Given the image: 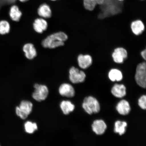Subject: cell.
Listing matches in <instances>:
<instances>
[{"label":"cell","instance_id":"6da1fadb","mask_svg":"<svg viewBox=\"0 0 146 146\" xmlns=\"http://www.w3.org/2000/svg\"><path fill=\"white\" fill-rule=\"evenodd\" d=\"M68 36L62 31L52 33L47 36L41 42V45L44 48L56 49L65 45L68 39Z\"/></svg>","mask_w":146,"mask_h":146},{"label":"cell","instance_id":"7a4b0ae2","mask_svg":"<svg viewBox=\"0 0 146 146\" xmlns=\"http://www.w3.org/2000/svg\"><path fill=\"white\" fill-rule=\"evenodd\" d=\"M123 2L118 0H105L103 4L100 5L102 11V14H100V18H104L121 12Z\"/></svg>","mask_w":146,"mask_h":146},{"label":"cell","instance_id":"3957f363","mask_svg":"<svg viewBox=\"0 0 146 146\" xmlns=\"http://www.w3.org/2000/svg\"><path fill=\"white\" fill-rule=\"evenodd\" d=\"M82 107L86 112L90 115L94 113H98L100 110L99 102L96 98L92 96H89L84 98Z\"/></svg>","mask_w":146,"mask_h":146},{"label":"cell","instance_id":"277c9868","mask_svg":"<svg viewBox=\"0 0 146 146\" xmlns=\"http://www.w3.org/2000/svg\"><path fill=\"white\" fill-rule=\"evenodd\" d=\"M135 80L137 84L143 88L146 87V64L145 62L139 64L136 69Z\"/></svg>","mask_w":146,"mask_h":146},{"label":"cell","instance_id":"5b68a950","mask_svg":"<svg viewBox=\"0 0 146 146\" xmlns=\"http://www.w3.org/2000/svg\"><path fill=\"white\" fill-rule=\"evenodd\" d=\"M33 107V105L31 102L23 100L21 102L19 106L16 108V114L22 119H26L31 113Z\"/></svg>","mask_w":146,"mask_h":146},{"label":"cell","instance_id":"8992f818","mask_svg":"<svg viewBox=\"0 0 146 146\" xmlns=\"http://www.w3.org/2000/svg\"><path fill=\"white\" fill-rule=\"evenodd\" d=\"M35 90L32 94L33 98L38 102H41L46 99L49 94L48 88L45 85L36 84L34 85Z\"/></svg>","mask_w":146,"mask_h":146},{"label":"cell","instance_id":"52a82bcc","mask_svg":"<svg viewBox=\"0 0 146 146\" xmlns=\"http://www.w3.org/2000/svg\"><path fill=\"white\" fill-rule=\"evenodd\" d=\"M69 80L72 83L77 84L84 81L86 75L83 71L72 66L69 69Z\"/></svg>","mask_w":146,"mask_h":146},{"label":"cell","instance_id":"ba28073f","mask_svg":"<svg viewBox=\"0 0 146 146\" xmlns=\"http://www.w3.org/2000/svg\"><path fill=\"white\" fill-rule=\"evenodd\" d=\"M48 23L46 19L41 17L36 18L33 23V29L36 33L42 34L48 29Z\"/></svg>","mask_w":146,"mask_h":146},{"label":"cell","instance_id":"9c48e42d","mask_svg":"<svg viewBox=\"0 0 146 146\" xmlns=\"http://www.w3.org/2000/svg\"><path fill=\"white\" fill-rule=\"evenodd\" d=\"M23 52L27 60H32L37 56L38 52L35 46L32 43L25 44L22 47Z\"/></svg>","mask_w":146,"mask_h":146},{"label":"cell","instance_id":"30bf717a","mask_svg":"<svg viewBox=\"0 0 146 146\" xmlns=\"http://www.w3.org/2000/svg\"><path fill=\"white\" fill-rule=\"evenodd\" d=\"M112 56L115 62L122 63L127 57V51L123 47H118L115 49Z\"/></svg>","mask_w":146,"mask_h":146},{"label":"cell","instance_id":"8fae6325","mask_svg":"<svg viewBox=\"0 0 146 146\" xmlns=\"http://www.w3.org/2000/svg\"><path fill=\"white\" fill-rule=\"evenodd\" d=\"M77 60L79 66L83 69L88 68L92 63V58L89 54H79L78 56Z\"/></svg>","mask_w":146,"mask_h":146},{"label":"cell","instance_id":"7c38bea8","mask_svg":"<svg viewBox=\"0 0 146 146\" xmlns=\"http://www.w3.org/2000/svg\"><path fill=\"white\" fill-rule=\"evenodd\" d=\"M59 92L61 96L67 98L73 97L75 95L74 87L70 84L67 83H64L60 86Z\"/></svg>","mask_w":146,"mask_h":146},{"label":"cell","instance_id":"4fadbf2b","mask_svg":"<svg viewBox=\"0 0 146 146\" xmlns=\"http://www.w3.org/2000/svg\"><path fill=\"white\" fill-rule=\"evenodd\" d=\"M9 15L10 19L13 21L18 22L21 21L23 16L22 12L17 5H14L9 9Z\"/></svg>","mask_w":146,"mask_h":146},{"label":"cell","instance_id":"5bb4252c","mask_svg":"<svg viewBox=\"0 0 146 146\" xmlns=\"http://www.w3.org/2000/svg\"><path fill=\"white\" fill-rule=\"evenodd\" d=\"M38 15L40 17L48 19L52 17V12L50 7L48 5L44 3L39 7L37 10Z\"/></svg>","mask_w":146,"mask_h":146},{"label":"cell","instance_id":"9a60e30c","mask_svg":"<svg viewBox=\"0 0 146 146\" xmlns=\"http://www.w3.org/2000/svg\"><path fill=\"white\" fill-rule=\"evenodd\" d=\"M92 127L94 132L98 135L103 134L107 128L104 121L102 120H97L94 121Z\"/></svg>","mask_w":146,"mask_h":146},{"label":"cell","instance_id":"2e32d148","mask_svg":"<svg viewBox=\"0 0 146 146\" xmlns=\"http://www.w3.org/2000/svg\"><path fill=\"white\" fill-rule=\"evenodd\" d=\"M116 109L119 113L125 115L128 114L131 111V107L128 102L122 100L118 104Z\"/></svg>","mask_w":146,"mask_h":146},{"label":"cell","instance_id":"e0dca14e","mask_svg":"<svg viewBox=\"0 0 146 146\" xmlns=\"http://www.w3.org/2000/svg\"><path fill=\"white\" fill-rule=\"evenodd\" d=\"M111 93L116 98H123L126 94V88L123 85L115 84L111 89Z\"/></svg>","mask_w":146,"mask_h":146},{"label":"cell","instance_id":"ac0fdd59","mask_svg":"<svg viewBox=\"0 0 146 146\" xmlns=\"http://www.w3.org/2000/svg\"><path fill=\"white\" fill-rule=\"evenodd\" d=\"M145 27L143 23L140 20L133 21L131 25V30L133 33L136 35L141 34L143 32Z\"/></svg>","mask_w":146,"mask_h":146},{"label":"cell","instance_id":"d6986e66","mask_svg":"<svg viewBox=\"0 0 146 146\" xmlns=\"http://www.w3.org/2000/svg\"><path fill=\"white\" fill-rule=\"evenodd\" d=\"M60 108L63 113L68 115L72 112L75 108V106L70 101L64 100L60 104Z\"/></svg>","mask_w":146,"mask_h":146},{"label":"cell","instance_id":"ffe728a7","mask_svg":"<svg viewBox=\"0 0 146 146\" xmlns=\"http://www.w3.org/2000/svg\"><path fill=\"white\" fill-rule=\"evenodd\" d=\"M108 76L111 81H120L123 79V74L121 71L116 69H113L110 71Z\"/></svg>","mask_w":146,"mask_h":146},{"label":"cell","instance_id":"44dd1931","mask_svg":"<svg viewBox=\"0 0 146 146\" xmlns=\"http://www.w3.org/2000/svg\"><path fill=\"white\" fill-rule=\"evenodd\" d=\"M127 126V123L125 121H117L115 124V128L114 132L117 133L120 135L125 134L126 129L125 128Z\"/></svg>","mask_w":146,"mask_h":146},{"label":"cell","instance_id":"7402d4cb","mask_svg":"<svg viewBox=\"0 0 146 146\" xmlns=\"http://www.w3.org/2000/svg\"><path fill=\"white\" fill-rule=\"evenodd\" d=\"M11 30V25L9 21L5 20L0 21V34L5 35L9 33Z\"/></svg>","mask_w":146,"mask_h":146},{"label":"cell","instance_id":"603a6c76","mask_svg":"<svg viewBox=\"0 0 146 146\" xmlns=\"http://www.w3.org/2000/svg\"><path fill=\"white\" fill-rule=\"evenodd\" d=\"M84 8L87 11H92L97 6L96 0H83Z\"/></svg>","mask_w":146,"mask_h":146},{"label":"cell","instance_id":"cb8c5ba5","mask_svg":"<svg viewBox=\"0 0 146 146\" xmlns=\"http://www.w3.org/2000/svg\"><path fill=\"white\" fill-rule=\"evenodd\" d=\"M25 131L29 134H33L38 129L37 125L36 123L27 121L25 124Z\"/></svg>","mask_w":146,"mask_h":146},{"label":"cell","instance_id":"d4e9b609","mask_svg":"<svg viewBox=\"0 0 146 146\" xmlns=\"http://www.w3.org/2000/svg\"><path fill=\"white\" fill-rule=\"evenodd\" d=\"M138 105L143 110L146 109V96H142L138 100Z\"/></svg>","mask_w":146,"mask_h":146},{"label":"cell","instance_id":"484cf974","mask_svg":"<svg viewBox=\"0 0 146 146\" xmlns=\"http://www.w3.org/2000/svg\"><path fill=\"white\" fill-rule=\"evenodd\" d=\"M141 55L143 59L145 60L146 59V49L142 50L141 52Z\"/></svg>","mask_w":146,"mask_h":146},{"label":"cell","instance_id":"4316f807","mask_svg":"<svg viewBox=\"0 0 146 146\" xmlns=\"http://www.w3.org/2000/svg\"><path fill=\"white\" fill-rule=\"evenodd\" d=\"M97 4L98 5H101L103 4L105 0H96Z\"/></svg>","mask_w":146,"mask_h":146},{"label":"cell","instance_id":"83f0119b","mask_svg":"<svg viewBox=\"0 0 146 146\" xmlns=\"http://www.w3.org/2000/svg\"><path fill=\"white\" fill-rule=\"evenodd\" d=\"M19 1L21 2H24L27 1L28 0H19Z\"/></svg>","mask_w":146,"mask_h":146},{"label":"cell","instance_id":"f1b7e54d","mask_svg":"<svg viewBox=\"0 0 146 146\" xmlns=\"http://www.w3.org/2000/svg\"><path fill=\"white\" fill-rule=\"evenodd\" d=\"M118 1H124L125 0H118Z\"/></svg>","mask_w":146,"mask_h":146},{"label":"cell","instance_id":"f546056e","mask_svg":"<svg viewBox=\"0 0 146 146\" xmlns=\"http://www.w3.org/2000/svg\"><path fill=\"white\" fill-rule=\"evenodd\" d=\"M51 1H56V0H51Z\"/></svg>","mask_w":146,"mask_h":146},{"label":"cell","instance_id":"4dcf8cb0","mask_svg":"<svg viewBox=\"0 0 146 146\" xmlns=\"http://www.w3.org/2000/svg\"><path fill=\"white\" fill-rule=\"evenodd\" d=\"M141 1H145V0H141Z\"/></svg>","mask_w":146,"mask_h":146}]
</instances>
